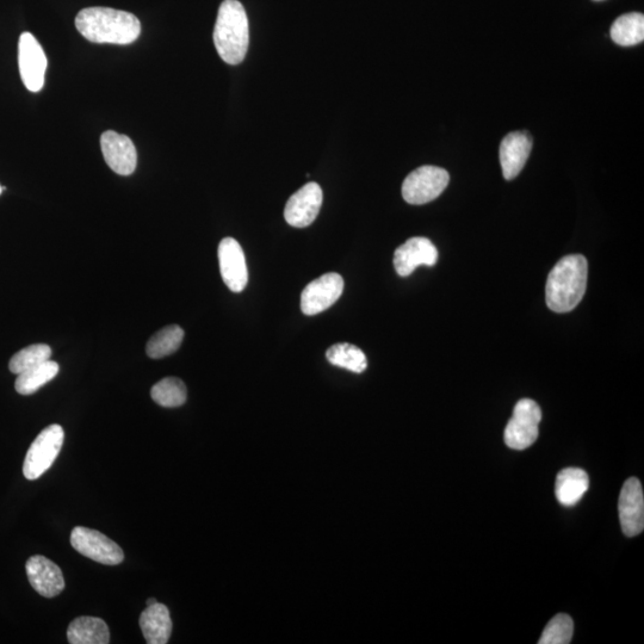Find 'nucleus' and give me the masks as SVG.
Returning a JSON list of instances; mask_svg holds the SVG:
<instances>
[{"label": "nucleus", "mask_w": 644, "mask_h": 644, "mask_svg": "<svg viewBox=\"0 0 644 644\" xmlns=\"http://www.w3.org/2000/svg\"><path fill=\"white\" fill-rule=\"evenodd\" d=\"M438 251L432 241L416 237L406 241L394 253V268L398 275L407 277L420 265L433 266L437 263Z\"/></svg>", "instance_id": "4468645a"}, {"label": "nucleus", "mask_w": 644, "mask_h": 644, "mask_svg": "<svg viewBox=\"0 0 644 644\" xmlns=\"http://www.w3.org/2000/svg\"><path fill=\"white\" fill-rule=\"evenodd\" d=\"M597 2H599V0H597Z\"/></svg>", "instance_id": "c85d7f7f"}, {"label": "nucleus", "mask_w": 644, "mask_h": 644, "mask_svg": "<svg viewBox=\"0 0 644 644\" xmlns=\"http://www.w3.org/2000/svg\"><path fill=\"white\" fill-rule=\"evenodd\" d=\"M219 263L222 280L233 293H241L249 283L243 247L233 238H225L219 245Z\"/></svg>", "instance_id": "f8f14e48"}, {"label": "nucleus", "mask_w": 644, "mask_h": 644, "mask_svg": "<svg viewBox=\"0 0 644 644\" xmlns=\"http://www.w3.org/2000/svg\"><path fill=\"white\" fill-rule=\"evenodd\" d=\"M30 585L45 598L59 596L65 590V579L61 569L42 555L30 557L26 565Z\"/></svg>", "instance_id": "2eb2a0df"}, {"label": "nucleus", "mask_w": 644, "mask_h": 644, "mask_svg": "<svg viewBox=\"0 0 644 644\" xmlns=\"http://www.w3.org/2000/svg\"><path fill=\"white\" fill-rule=\"evenodd\" d=\"M151 396L161 407L176 408L185 404L188 392L182 380L177 377H166L153 386Z\"/></svg>", "instance_id": "b1692460"}, {"label": "nucleus", "mask_w": 644, "mask_h": 644, "mask_svg": "<svg viewBox=\"0 0 644 644\" xmlns=\"http://www.w3.org/2000/svg\"><path fill=\"white\" fill-rule=\"evenodd\" d=\"M3 190H4V189H3L2 185H0V194H2V193H3Z\"/></svg>", "instance_id": "cd10ccee"}, {"label": "nucleus", "mask_w": 644, "mask_h": 644, "mask_svg": "<svg viewBox=\"0 0 644 644\" xmlns=\"http://www.w3.org/2000/svg\"><path fill=\"white\" fill-rule=\"evenodd\" d=\"M588 263L581 255L562 258L550 271L546 287L547 305L555 313L573 311L584 299Z\"/></svg>", "instance_id": "f03ea898"}, {"label": "nucleus", "mask_w": 644, "mask_h": 644, "mask_svg": "<svg viewBox=\"0 0 644 644\" xmlns=\"http://www.w3.org/2000/svg\"><path fill=\"white\" fill-rule=\"evenodd\" d=\"M250 43L249 18L238 0L221 4L214 29V45L228 65L243 63Z\"/></svg>", "instance_id": "7ed1b4c3"}, {"label": "nucleus", "mask_w": 644, "mask_h": 644, "mask_svg": "<svg viewBox=\"0 0 644 644\" xmlns=\"http://www.w3.org/2000/svg\"><path fill=\"white\" fill-rule=\"evenodd\" d=\"M326 358L332 365L356 374H362L368 368V359L364 352L349 343L331 346L326 352Z\"/></svg>", "instance_id": "4be33fe9"}, {"label": "nucleus", "mask_w": 644, "mask_h": 644, "mask_svg": "<svg viewBox=\"0 0 644 644\" xmlns=\"http://www.w3.org/2000/svg\"><path fill=\"white\" fill-rule=\"evenodd\" d=\"M59 370V364L49 359L45 363L24 371V373L18 375L15 383L17 393L21 395L36 393L41 387L54 380L55 376L59 374Z\"/></svg>", "instance_id": "412c9836"}, {"label": "nucleus", "mask_w": 644, "mask_h": 644, "mask_svg": "<svg viewBox=\"0 0 644 644\" xmlns=\"http://www.w3.org/2000/svg\"><path fill=\"white\" fill-rule=\"evenodd\" d=\"M18 66L23 84L29 91L39 92L45 86L47 58L33 34L23 33L20 37Z\"/></svg>", "instance_id": "6e6552de"}, {"label": "nucleus", "mask_w": 644, "mask_h": 644, "mask_svg": "<svg viewBox=\"0 0 644 644\" xmlns=\"http://www.w3.org/2000/svg\"><path fill=\"white\" fill-rule=\"evenodd\" d=\"M76 27L86 40L110 45H130L139 39L141 23L130 12L110 8H88L79 12Z\"/></svg>", "instance_id": "f257e3e1"}, {"label": "nucleus", "mask_w": 644, "mask_h": 644, "mask_svg": "<svg viewBox=\"0 0 644 644\" xmlns=\"http://www.w3.org/2000/svg\"><path fill=\"white\" fill-rule=\"evenodd\" d=\"M590 487V479L585 470L567 468L557 475L555 493L559 503L563 506H574L584 497Z\"/></svg>", "instance_id": "a211bd4d"}, {"label": "nucleus", "mask_w": 644, "mask_h": 644, "mask_svg": "<svg viewBox=\"0 0 644 644\" xmlns=\"http://www.w3.org/2000/svg\"><path fill=\"white\" fill-rule=\"evenodd\" d=\"M449 182V173L442 167L421 166L406 177L402 184V196L407 203L420 206L441 196Z\"/></svg>", "instance_id": "423d86ee"}, {"label": "nucleus", "mask_w": 644, "mask_h": 644, "mask_svg": "<svg viewBox=\"0 0 644 644\" xmlns=\"http://www.w3.org/2000/svg\"><path fill=\"white\" fill-rule=\"evenodd\" d=\"M324 195L318 183H308L291 195L284 209V218L290 226L305 228L318 218Z\"/></svg>", "instance_id": "9d476101"}, {"label": "nucleus", "mask_w": 644, "mask_h": 644, "mask_svg": "<svg viewBox=\"0 0 644 644\" xmlns=\"http://www.w3.org/2000/svg\"><path fill=\"white\" fill-rule=\"evenodd\" d=\"M618 512L624 535H640L644 529V495L640 480L625 481L619 494Z\"/></svg>", "instance_id": "9b49d317"}, {"label": "nucleus", "mask_w": 644, "mask_h": 644, "mask_svg": "<svg viewBox=\"0 0 644 644\" xmlns=\"http://www.w3.org/2000/svg\"><path fill=\"white\" fill-rule=\"evenodd\" d=\"M140 627L148 644H165L169 642L172 633L169 609L158 602L147 606V609L141 613Z\"/></svg>", "instance_id": "f3484780"}, {"label": "nucleus", "mask_w": 644, "mask_h": 644, "mask_svg": "<svg viewBox=\"0 0 644 644\" xmlns=\"http://www.w3.org/2000/svg\"><path fill=\"white\" fill-rule=\"evenodd\" d=\"M51 357V346L46 344L30 345L28 348L18 351L17 354L11 358L9 369L12 374L20 375L24 373V371L36 367V365L49 361Z\"/></svg>", "instance_id": "393cba45"}, {"label": "nucleus", "mask_w": 644, "mask_h": 644, "mask_svg": "<svg viewBox=\"0 0 644 644\" xmlns=\"http://www.w3.org/2000/svg\"><path fill=\"white\" fill-rule=\"evenodd\" d=\"M71 544L78 553L102 565L117 566L125 560L119 544L97 530L77 526L72 531Z\"/></svg>", "instance_id": "0eeeda50"}, {"label": "nucleus", "mask_w": 644, "mask_h": 644, "mask_svg": "<svg viewBox=\"0 0 644 644\" xmlns=\"http://www.w3.org/2000/svg\"><path fill=\"white\" fill-rule=\"evenodd\" d=\"M344 290L343 277L336 272L322 275L308 284L301 294V311L306 315H317L327 311L339 300Z\"/></svg>", "instance_id": "1a4fd4ad"}, {"label": "nucleus", "mask_w": 644, "mask_h": 644, "mask_svg": "<svg viewBox=\"0 0 644 644\" xmlns=\"http://www.w3.org/2000/svg\"><path fill=\"white\" fill-rule=\"evenodd\" d=\"M610 34L619 46L639 45L644 40V16L640 12H631L618 17L612 24Z\"/></svg>", "instance_id": "aec40b11"}, {"label": "nucleus", "mask_w": 644, "mask_h": 644, "mask_svg": "<svg viewBox=\"0 0 644 644\" xmlns=\"http://www.w3.org/2000/svg\"><path fill=\"white\" fill-rule=\"evenodd\" d=\"M541 420L542 411L537 402L531 399L520 400L506 425L504 438L507 447L515 450L530 448L537 441Z\"/></svg>", "instance_id": "39448f33"}, {"label": "nucleus", "mask_w": 644, "mask_h": 644, "mask_svg": "<svg viewBox=\"0 0 644 644\" xmlns=\"http://www.w3.org/2000/svg\"><path fill=\"white\" fill-rule=\"evenodd\" d=\"M156 603H157V600L153 599V598L148 599L147 602H146L147 606H151V605L156 604Z\"/></svg>", "instance_id": "bb28decb"}, {"label": "nucleus", "mask_w": 644, "mask_h": 644, "mask_svg": "<svg viewBox=\"0 0 644 644\" xmlns=\"http://www.w3.org/2000/svg\"><path fill=\"white\" fill-rule=\"evenodd\" d=\"M101 146L111 170L121 176L132 175L138 164V153L128 136L108 130L102 135Z\"/></svg>", "instance_id": "ddd939ff"}, {"label": "nucleus", "mask_w": 644, "mask_h": 644, "mask_svg": "<svg viewBox=\"0 0 644 644\" xmlns=\"http://www.w3.org/2000/svg\"><path fill=\"white\" fill-rule=\"evenodd\" d=\"M531 150L532 139L528 133L515 132L505 136L500 145V164L507 181L522 172Z\"/></svg>", "instance_id": "dca6fc26"}, {"label": "nucleus", "mask_w": 644, "mask_h": 644, "mask_svg": "<svg viewBox=\"0 0 644 644\" xmlns=\"http://www.w3.org/2000/svg\"><path fill=\"white\" fill-rule=\"evenodd\" d=\"M67 640L71 644H108L110 630L101 618L79 617L68 627Z\"/></svg>", "instance_id": "6ab92c4d"}, {"label": "nucleus", "mask_w": 644, "mask_h": 644, "mask_svg": "<svg viewBox=\"0 0 644 644\" xmlns=\"http://www.w3.org/2000/svg\"><path fill=\"white\" fill-rule=\"evenodd\" d=\"M65 432L63 427L54 424L42 430L27 452L23 464L24 478L37 480L53 466L63 449Z\"/></svg>", "instance_id": "20e7f679"}, {"label": "nucleus", "mask_w": 644, "mask_h": 644, "mask_svg": "<svg viewBox=\"0 0 644 644\" xmlns=\"http://www.w3.org/2000/svg\"><path fill=\"white\" fill-rule=\"evenodd\" d=\"M184 331L178 325H170L161 328L148 340L146 346L147 356L153 359H160L175 354L182 345Z\"/></svg>", "instance_id": "5701e85b"}, {"label": "nucleus", "mask_w": 644, "mask_h": 644, "mask_svg": "<svg viewBox=\"0 0 644 644\" xmlns=\"http://www.w3.org/2000/svg\"><path fill=\"white\" fill-rule=\"evenodd\" d=\"M574 634L573 619L565 613L555 616L543 630L538 643L540 644H568L571 643Z\"/></svg>", "instance_id": "a878e982"}]
</instances>
